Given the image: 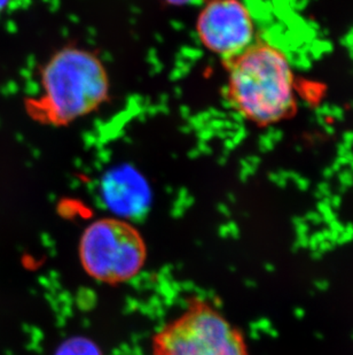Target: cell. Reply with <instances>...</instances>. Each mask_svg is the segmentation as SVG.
<instances>
[{"instance_id": "1", "label": "cell", "mask_w": 353, "mask_h": 355, "mask_svg": "<svg viewBox=\"0 0 353 355\" xmlns=\"http://www.w3.org/2000/svg\"><path fill=\"white\" fill-rule=\"evenodd\" d=\"M225 64L227 101L242 118L266 125L295 108L293 68L279 47L255 40Z\"/></svg>"}, {"instance_id": "2", "label": "cell", "mask_w": 353, "mask_h": 355, "mask_svg": "<svg viewBox=\"0 0 353 355\" xmlns=\"http://www.w3.org/2000/svg\"><path fill=\"white\" fill-rule=\"evenodd\" d=\"M39 96L28 101L33 118L64 125L83 118L104 104L109 80L94 54L67 47L51 58L42 71Z\"/></svg>"}, {"instance_id": "3", "label": "cell", "mask_w": 353, "mask_h": 355, "mask_svg": "<svg viewBox=\"0 0 353 355\" xmlns=\"http://www.w3.org/2000/svg\"><path fill=\"white\" fill-rule=\"evenodd\" d=\"M152 355H249L244 336L223 313L200 297L159 329Z\"/></svg>"}, {"instance_id": "4", "label": "cell", "mask_w": 353, "mask_h": 355, "mask_svg": "<svg viewBox=\"0 0 353 355\" xmlns=\"http://www.w3.org/2000/svg\"><path fill=\"white\" fill-rule=\"evenodd\" d=\"M84 272L94 281L122 284L145 267L147 246L141 232L122 218H98L87 225L78 245Z\"/></svg>"}, {"instance_id": "5", "label": "cell", "mask_w": 353, "mask_h": 355, "mask_svg": "<svg viewBox=\"0 0 353 355\" xmlns=\"http://www.w3.org/2000/svg\"><path fill=\"white\" fill-rule=\"evenodd\" d=\"M197 31L201 43L224 60L255 42L253 17L240 0H211L199 15Z\"/></svg>"}, {"instance_id": "6", "label": "cell", "mask_w": 353, "mask_h": 355, "mask_svg": "<svg viewBox=\"0 0 353 355\" xmlns=\"http://www.w3.org/2000/svg\"><path fill=\"white\" fill-rule=\"evenodd\" d=\"M57 355H101L93 343L84 338L68 340L61 346Z\"/></svg>"}]
</instances>
